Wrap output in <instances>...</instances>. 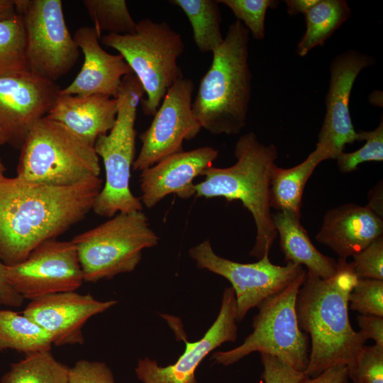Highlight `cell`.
<instances>
[{
    "label": "cell",
    "instance_id": "6da1fadb",
    "mask_svg": "<svg viewBox=\"0 0 383 383\" xmlns=\"http://www.w3.org/2000/svg\"><path fill=\"white\" fill-rule=\"evenodd\" d=\"M102 187L99 177L67 187L4 177L0 181V260L7 266L18 264L38 245L83 220Z\"/></svg>",
    "mask_w": 383,
    "mask_h": 383
},
{
    "label": "cell",
    "instance_id": "7a4b0ae2",
    "mask_svg": "<svg viewBox=\"0 0 383 383\" xmlns=\"http://www.w3.org/2000/svg\"><path fill=\"white\" fill-rule=\"evenodd\" d=\"M338 263L337 272L328 279L306 271L296 296L299 328L311 340L304 372L309 377L336 365L350 367L366 342L349 319V295L357 281L353 262L338 259Z\"/></svg>",
    "mask_w": 383,
    "mask_h": 383
},
{
    "label": "cell",
    "instance_id": "3957f363",
    "mask_svg": "<svg viewBox=\"0 0 383 383\" xmlns=\"http://www.w3.org/2000/svg\"><path fill=\"white\" fill-rule=\"evenodd\" d=\"M236 162L228 167H210L194 184L196 197H222L228 202L239 200L252 214L256 226L255 241L249 255L260 260L269 252L277 235L270 203L271 172L278 157L274 144L261 143L249 132L237 140Z\"/></svg>",
    "mask_w": 383,
    "mask_h": 383
},
{
    "label": "cell",
    "instance_id": "277c9868",
    "mask_svg": "<svg viewBox=\"0 0 383 383\" xmlns=\"http://www.w3.org/2000/svg\"><path fill=\"white\" fill-rule=\"evenodd\" d=\"M249 40L250 32L240 21L231 23L200 81L192 111L201 128L213 135H236L246 125L252 78Z\"/></svg>",
    "mask_w": 383,
    "mask_h": 383
},
{
    "label": "cell",
    "instance_id": "5b68a950",
    "mask_svg": "<svg viewBox=\"0 0 383 383\" xmlns=\"http://www.w3.org/2000/svg\"><path fill=\"white\" fill-rule=\"evenodd\" d=\"M20 150L16 177L28 183L67 187L100 175L94 148L45 116L33 125Z\"/></svg>",
    "mask_w": 383,
    "mask_h": 383
},
{
    "label": "cell",
    "instance_id": "8992f818",
    "mask_svg": "<svg viewBox=\"0 0 383 383\" xmlns=\"http://www.w3.org/2000/svg\"><path fill=\"white\" fill-rule=\"evenodd\" d=\"M143 88L134 74L121 80L117 96L118 111L111 130L99 136L94 150L102 160L105 183L92 211L102 217L111 218L121 212L143 210L140 198L130 188L131 170L135 159V123L137 109L143 98Z\"/></svg>",
    "mask_w": 383,
    "mask_h": 383
},
{
    "label": "cell",
    "instance_id": "52a82bcc",
    "mask_svg": "<svg viewBox=\"0 0 383 383\" xmlns=\"http://www.w3.org/2000/svg\"><path fill=\"white\" fill-rule=\"evenodd\" d=\"M101 43L118 52L140 81L146 98L140 104L153 116L170 87L182 73L177 60L184 50L181 35L165 21L143 18L129 35L106 34Z\"/></svg>",
    "mask_w": 383,
    "mask_h": 383
},
{
    "label": "cell",
    "instance_id": "ba28073f",
    "mask_svg": "<svg viewBox=\"0 0 383 383\" xmlns=\"http://www.w3.org/2000/svg\"><path fill=\"white\" fill-rule=\"evenodd\" d=\"M306 271L281 292L262 301L252 320V332L238 347L215 352L211 360L228 366L257 352L274 356L293 369L305 372L309 360V336L299 328L296 301Z\"/></svg>",
    "mask_w": 383,
    "mask_h": 383
},
{
    "label": "cell",
    "instance_id": "9c48e42d",
    "mask_svg": "<svg viewBox=\"0 0 383 383\" xmlns=\"http://www.w3.org/2000/svg\"><path fill=\"white\" fill-rule=\"evenodd\" d=\"M159 237L142 211L121 212L76 235L84 281L96 282L133 271L143 251L158 244Z\"/></svg>",
    "mask_w": 383,
    "mask_h": 383
},
{
    "label": "cell",
    "instance_id": "30bf717a",
    "mask_svg": "<svg viewBox=\"0 0 383 383\" xmlns=\"http://www.w3.org/2000/svg\"><path fill=\"white\" fill-rule=\"evenodd\" d=\"M22 17L25 57L29 72L55 82L79 57V48L67 28L61 0H14Z\"/></svg>",
    "mask_w": 383,
    "mask_h": 383
},
{
    "label": "cell",
    "instance_id": "8fae6325",
    "mask_svg": "<svg viewBox=\"0 0 383 383\" xmlns=\"http://www.w3.org/2000/svg\"><path fill=\"white\" fill-rule=\"evenodd\" d=\"M190 257L199 269L206 270L228 279L236 299L237 322L269 296L294 282L306 270L291 262L284 266L272 264L269 255L253 263H240L218 255L209 239L191 248Z\"/></svg>",
    "mask_w": 383,
    "mask_h": 383
},
{
    "label": "cell",
    "instance_id": "7c38bea8",
    "mask_svg": "<svg viewBox=\"0 0 383 383\" xmlns=\"http://www.w3.org/2000/svg\"><path fill=\"white\" fill-rule=\"evenodd\" d=\"M6 278L23 299L75 292L84 282L77 249L71 241L46 240L22 262L6 265Z\"/></svg>",
    "mask_w": 383,
    "mask_h": 383
},
{
    "label": "cell",
    "instance_id": "4fadbf2b",
    "mask_svg": "<svg viewBox=\"0 0 383 383\" xmlns=\"http://www.w3.org/2000/svg\"><path fill=\"white\" fill-rule=\"evenodd\" d=\"M193 81L184 77L167 90L148 128L133 169L142 171L164 158L184 151V140L194 139L201 126L192 111Z\"/></svg>",
    "mask_w": 383,
    "mask_h": 383
},
{
    "label": "cell",
    "instance_id": "5bb4252c",
    "mask_svg": "<svg viewBox=\"0 0 383 383\" xmlns=\"http://www.w3.org/2000/svg\"><path fill=\"white\" fill-rule=\"evenodd\" d=\"M374 62L372 56L356 50L340 53L331 61L326 111L316 144L327 160L336 159L347 144L357 140L349 109L351 91L360 72Z\"/></svg>",
    "mask_w": 383,
    "mask_h": 383
},
{
    "label": "cell",
    "instance_id": "9a60e30c",
    "mask_svg": "<svg viewBox=\"0 0 383 383\" xmlns=\"http://www.w3.org/2000/svg\"><path fill=\"white\" fill-rule=\"evenodd\" d=\"M61 88L30 72L0 77V129L6 143L21 149L33 125L45 117Z\"/></svg>",
    "mask_w": 383,
    "mask_h": 383
},
{
    "label": "cell",
    "instance_id": "2e32d148",
    "mask_svg": "<svg viewBox=\"0 0 383 383\" xmlns=\"http://www.w3.org/2000/svg\"><path fill=\"white\" fill-rule=\"evenodd\" d=\"M236 299L233 289L225 288L219 313L203 338L194 343L184 340L185 350L176 362L166 367L148 357L139 359L135 372L143 383H198L195 372L209 353L238 337Z\"/></svg>",
    "mask_w": 383,
    "mask_h": 383
},
{
    "label": "cell",
    "instance_id": "e0dca14e",
    "mask_svg": "<svg viewBox=\"0 0 383 383\" xmlns=\"http://www.w3.org/2000/svg\"><path fill=\"white\" fill-rule=\"evenodd\" d=\"M116 304L115 300L101 301L88 294L59 292L31 300L22 313L48 333L52 345H82L85 323Z\"/></svg>",
    "mask_w": 383,
    "mask_h": 383
},
{
    "label": "cell",
    "instance_id": "ac0fdd59",
    "mask_svg": "<svg viewBox=\"0 0 383 383\" xmlns=\"http://www.w3.org/2000/svg\"><path fill=\"white\" fill-rule=\"evenodd\" d=\"M218 155L212 147H200L171 155L140 171L142 204L152 209L171 194L183 199L195 196L194 179L211 167Z\"/></svg>",
    "mask_w": 383,
    "mask_h": 383
},
{
    "label": "cell",
    "instance_id": "d6986e66",
    "mask_svg": "<svg viewBox=\"0 0 383 383\" xmlns=\"http://www.w3.org/2000/svg\"><path fill=\"white\" fill-rule=\"evenodd\" d=\"M73 38L84 55V62L74 79L60 94L116 98L122 79L133 74L130 66L120 54L109 53L101 48L100 37L93 27L79 28Z\"/></svg>",
    "mask_w": 383,
    "mask_h": 383
},
{
    "label": "cell",
    "instance_id": "ffe728a7",
    "mask_svg": "<svg viewBox=\"0 0 383 383\" xmlns=\"http://www.w3.org/2000/svg\"><path fill=\"white\" fill-rule=\"evenodd\" d=\"M383 221L366 206L348 203L328 210L316 240L339 259L357 254L382 235Z\"/></svg>",
    "mask_w": 383,
    "mask_h": 383
},
{
    "label": "cell",
    "instance_id": "44dd1931",
    "mask_svg": "<svg viewBox=\"0 0 383 383\" xmlns=\"http://www.w3.org/2000/svg\"><path fill=\"white\" fill-rule=\"evenodd\" d=\"M116 98L103 94L58 96L45 116L58 122L94 147L99 136L113 128L117 115Z\"/></svg>",
    "mask_w": 383,
    "mask_h": 383
},
{
    "label": "cell",
    "instance_id": "7402d4cb",
    "mask_svg": "<svg viewBox=\"0 0 383 383\" xmlns=\"http://www.w3.org/2000/svg\"><path fill=\"white\" fill-rule=\"evenodd\" d=\"M285 262L304 265L307 272L321 279L333 277L338 270V261L322 254L312 243L300 217L286 211L272 214Z\"/></svg>",
    "mask_w": 383,
    "mask_h": 383
},
{
    "label": "cell",
    "instance_id": "603a6c76",
    "mask_svg": "<svg viewBox=\"0 0 383 383\" xmlns=\"http://www.w3.org/2000/svg\"><path fill=\"white\" fill-rule=\"evenodd\" d=\"M327 160L323 151L316 148L307 158L290 168L272 167L270 187L271 209L286 211L301 218V199L305 185L316 166Z\"/></svg>",
    "mask_w": 383,
    "mask_h": 383
},
{
    "label": "cell",
    "instance_id": "cb8c5ba5",
    "mask_svg": "<svg viewBox=\"0 0 383 383\" xmlns=\"http://www.w3.org/2000/svg\"><path fill=\"white\" fill-rule=\"evenodd\" d=\"M306 31L296 46L301 57L323 45L351 16L345 0H318L305 14Z\"/></svg>",
    "mask_w": 383,
    "mask_h": 383
},
{
    "label": "cell",
    "instance_id": "d4e9b609",
    "mask_svg": "<svg viewBox=\"0 0 383 383\" xmlns=\"http://www.w3.org/2000/svg\"><path fill=\"white\" fill-rule=\"evenodd\" d=\"M48 333L27 316L0 310V351L13 349L26 355L50 350Z\"/></svg>",
    "mask_w": 383,
    "mask_h": 383
},
{
    "label": "cell",
    "instance_id": "484cf974",
    "mask_svg": "<svg viewBox=\"0 0 383 383\" xmlns=\"http://www.w3.org/2000/svg\"><path fill=\"white\" fill-rule=\"evenodd\" d=\"M187 17L198 50L213 52L223 42L221 30V14L216 0H171Z\"/></svg>",
    "mask_w": 383,
    "mask_h": 383
},
{
    "label": "cell",
    "instance_id": "4316f807",
    "mask_svg": "<svg viewBox=\"0 0 383 383\" xmlns=\"http://www.w3.org/2000/svg\"><path fill=\"white\" fill-rule=\"evenodd\" d=\"M69 370L50 350L38 352L12 363L1 383H67Z\"/></svg>",
    "mask_w": 383,
    "mask_h": 383
},
{
    "label": "cell",
    "instance_id": "83f0119b",
    "mask_svg": "<svg viewBox=\"0 0 383 383\" xmlns=\"http://www.w3.org/2000/svg\"><path fill=\"white\" fill-rule=\"evenodd\" d=\"M22 17L0 21V77L28 73Z\"/></svg>",
    "mask_w": 383,
    "mask_h": 383
},
{
    "label": "cell",
    "instance_id": "f1b7e54d",
    "mask_svg": "<svg viewBox=\"0 0 383 383\" xmlns=\"http://www.w3.org/2000/svg\"><path fill=\"white\" fill-rule=\"evenodd\" d=\"M98 35L107 34L129 35L135 31L136 23L132 18L125 0H84Z\"/></svg>",
    "mask_w": 383,
    "mask_h": 383
},
{
    "label": "cell",
    "instance_id": "f546056e",
    "mask_svg": "<svg viewBox=\"0 0 383 383\" xmlns=\"http://www.w3.org/2000/svg\"><path fill=\"white\" fill-rule=\"evenodd\" d=\"M357 140H365V144L360 149L339 154L337 160L339 170L343 173L351 172L357 170L359 165L370 161L383 160V121L372 131L357 132Z\"/></svg>",
    "mask_w": 383,
    "mask_h": 383
},
{
    "label": "cell",
    "instance_id": "4dcf8cb0",
    "mask_svg": "<svg viewBox=\"0 0 383 383\" xmlns=\"http://www.w3.org/2000/svg\"><path fill=\"white\" fill-rule=\"evenodd\" d=\"M228 7L256 40L265 38V20L268 8L275 9L279 1L274 0H217Z\"/></svg>",
    "mask_w": 383,
    "mask_h": 383
},
{
    "label": "cell",
    "instance_id": "1f68e13d",
    "mask_svg": "<svg viewBox=\"0 0 383 383\" xmlns=\"http://www.w3.org/2000/svg\"><path fill=\"white\" fill-rule=\"evenodd\" d=\"M349 309L383 317V280L357 279L349 295Z\"/></svg>",
    "mask_w": 383,
    "mask_h": 383
},
{
    "label": "cell",
    "instance_id": "d6a6232c",
    "mask_svg": "<svg viewBox=\"0 0 383 383\" xmlns=\"http://www.w3.org/2000/svg\"><path fill=\"white\" fill-rule=\"evenodd\" d=\"M353 383H383V347L364 345L348 367Z\"/></svg>",
    "mask_w": 383,
    "mask_h": 383
},
{
    "label": "cell",
    "instance_id": "836d02e7",
    "mask_svg": "<svg viewBox=\"0 0 383 383\" xmlns=\"http://www.w3.org/2000/svg\"><path fill=\"white\" fill-rule=\"evenodd\" d=\"M357 279L383 280V236L371 243L353 257Z\"/></svg>",
    "mask_w": 383,
    "mask_h": 383
},
{
    "label": "cell",
    "instance_id": "e575fe53",
    "mask_svg": "<svg viewBox=\"0 0 383 383\" xmlns=\"http://www.w3.org/2000/svg\"><path fill=\"white\" fill-rule=\"evenodd\" d=\"M67 383H115V380L105 363L80 360L70 368Z\"/></svg>",
    "mask_w": 383,
    "mask_h": 383
},
{
    "label": "cell",
    "instance_id": "d590c367",
    "mask_svg": "<svg viewBox=\"0 0 383 383\" xmlns=\"http://www.w3.org/2000/svg\"><path fill=\"white\" fill-rule=\"evenodd\" d=\"M260 360L263 366L262 379L265 383H300L309 377L274 356L260 354Z\"/></svg>",
    "mask_w": 383,
    "mask_h": 383
},
{
    "label": "cell",
    "instance_id": "8d00e7d4",
    "mask_svg": "<svg viewBox=\"0 0 383 383\" xmlns=\"http://www.w3.org/2000/svg\"><path fill=\"white\" fill-rule=\"evenodd\" d=\"M360 333L367 340H373L376 345L383 347V317L360 314L356 318Z\"/></svg>",
    "mask_w": 383,
    "mask_h": 383
},
{
    "label": "cell",
    "instance_id": "74e56055",
    "mask_svg": "<svg viewBox=\"0 0 383 383\" xmlns=\"http://www.w3.org/2000/svg\"><path fill=\"white\" fill-rule=\"evenodd\" d=\"M348 367L346 365H336L316 377H307L300 383H348Z\"/></svg>",
    "mask_w": 383,
    "mask_h": 383
},
{
    "label": "cell",
    "instance_id": "f35d334b",
    "mask_svg": "<svg viewBox=\"0 0 383 383\" xmlns=\"http://www.w3.org/2000/svg\"><path fill=\"white\" fill-rule=\"evenodd\" d=\"M23 300V297L9 284L6 278V265L0 260V304L18 307L22 305Z\"/></svg>",
    "mask_w": 383,
    "mask_h": 383
},
{
    "label": "cell",
    "instance_id": "ab89813d",
    "mask_svg": "<svg viewBox=\"0 0 383 383\" xmlns=\"http://www.w3.org/2000/svg\"><path fill=\"white\" fill-rule=\"evenodd\" d=\"M382 184H377L371 189L368 194V204L366 206L373 213L382 218L383 203H382Z\"/></svg>",
    "mask_w": 383,
    "mask_h": 383
},
{
    "label": "cell",
    "instance_id": "60d3db41",
    "mask_svg": "<svg viewBox=\"0 0 383 383\" xmlns=\"http://www.w3.org/2000/svg\"><path fill=\"white\" fill-rule=\"evenodd\" d=\"M318 0H287V10L289 15L305 14Z\"/></svg>",
    "mask_w": 383,
    "mask_h": 383
},
{
    "label": "cell",
    "instance_id": "b9f144b4",
    "mask_svg": "<svg viewBox=\"0 0 383 383\" xmlns=\"http://www.w3.org/2000/svg\"><path fill=\"white\" fill-rule=\"evenodd\" d=\"M16 14L14 0H0V21L11 18Z\"/></svg>",
    "mask_w": 383,
    "mask_h": 383
},
{
    "label": "cell",
    "instance_id": "7bdbcfd3",
    "mask_svg": "<svg viewBox=\"0 0 383 383\" xmlns=\"http://www.w3.org/2000/svg\"><path fill=\"white\" fill-rule=\"evenodd\" d=\"M6 167L0 157V181L5 177Z\"/></svg>",
    "mask_w": 383,
    "mask_h": 383
},
{
    "label": "cell",
    "instance_id": "ee69618b",
    "mask_svg": "<svg viewBox=\"0 0 383 383\" xmlns=\"http://www.w3.org/2000/svg\"><path fill=\"white\" fill-rule=\"evenodd\" d=\"M6 143L5 136L0 129V146Z\"/></svg>",
    "mask_w": 383,
    "mask_h": 383
}]
</instances>
